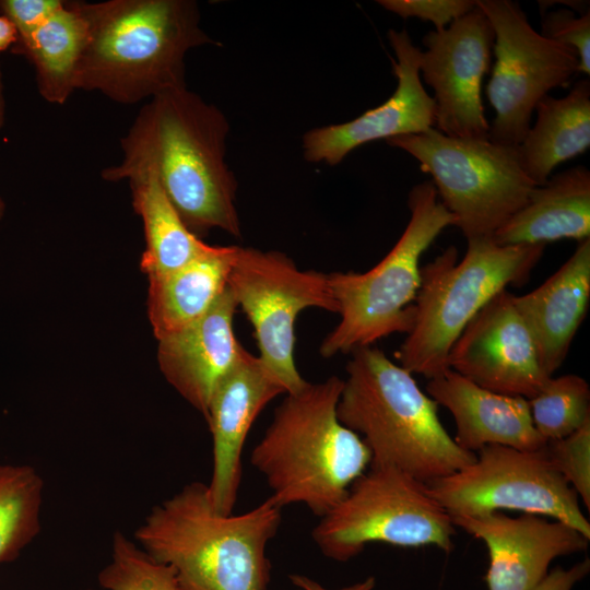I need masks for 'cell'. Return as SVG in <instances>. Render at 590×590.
<instances>
[{"label":"cell","mask_w":590,"mask_h":590,"mask_svg":"<svg viewBox=\"0 0 590 590\" xmlns=\"http://www.w3.org/2000/svg\"><path fill=\"white\" fill-rule=\"evenodd\" d=\"M228 122L214 105L187 87L151 98L121 139V163L103 169L108 181L149 169L197 237L220 228L239 237L237 181L226 160Z\"/></svg>","instance_id":"6da1fadb"},{"label":"cell","mask_w":590,"mask_h":590,"mask_svg":"<svg viewBox=\"0 0 590 590\" xmlns=\"http://www.w3.org/2000/svg\"><path fill=\"white\" fill-rule=\"evenodd\" d=\"M86 24L75 90L131 105L187 87L186 54L215 44L192 0L75 1Z\"/></svg>","instance_id":"7a4b0ae2"},{"label":"cell","mask_w":590,"mask_h":590,"mask_svg":"<svg viewBox=\"0 0 590 590\" xmlns=\"http://www.w3.org/2000/svg\"><path fill=\"white\" fill-rule=\"evenodd\" d=\"M281 520L270 497L247 512L221 514L208 485L191 482L152 507L134 542L174 570L179 590H269L267 546Z\"/></svg>","instance_id":"3957f363"},{"label":"cell","mask_w":590,"mask_h":590,"mask_svg":"<svg viewBox=\"0 0 590 590\" xmlns=\"http://www.w3.org/2000/svg\"><path fill=\"white\" fill-rule=\"evenodd\" d=\"M342 388L331 376L287 393L253 448L250 463L282 508L300 504L321 518L369 468L368 447L338 418Z\"/></svg>","instance_id":"277c9868"},{"label":"cell","mask_w":590,"mask_h":590,"mask_svg":"<svg viewBox=\"0 0 590 590\" xmlns=\"http://www.w3.org/2000/svg\"><path fill=\"white\" fill-rule=\"evenodd\" d=\"M351 354L337 414L368 447L369 467H392L427 483L475 460L446 430L439 405L410 371L373 345Z\"/></svg>","instance_id":"5b68a950"},{"label":"cell","mask_w":590,"mask_h":590,"mask_svg":"<svg viewBox=\"0 0 590 590\" xmlns=\"http://www.w3.org/2000/svg\"><path fill=\"white\" fill-rule=\"evenodd\" d=\"M544 248L474 238L461 260L449 246L421 268L414 323L396 352L399 365L428 379L449 369L450 350L468 323L508 285L526 283Z\"/></svg>","instance_id":"8992f818"},{"label":"cell","mask_w":590,"mask_h":590,"mask_svg":"<svg viewBox=\"0 0 590 590\" xmlns=\"http://www.w3.org/2000/svg\"><path fill=\"white\" fill-rule=\"evenodd\" d=\"M408 205L409 223L379 263L365 273L328 274L341 320L323 339L321 356L351 353L412 329L421 257L446 227L457 225V219L438 199L432 180L410 190Z\"/></svg>","instance_id":"52a82bcc"},{"label":"cell","mask_w":590,"mask_h":590,"mask_svg":"<svg viewBox=\"0 0 590 590\" xmlns=\"http://www.w3.org/2000/svg\"><path fill=\"white\" fill-rule=\"evenodd\" d=\"M386 142L412 155L432 176L467 240L492 237L535 187L522 168L518 146L448 137L433 127Z\"/></svg>","instance_id":"ba28073f"},{"label":"cell","mask_w":590,"mask_h":590,"mask_svg":"<svg viewBox=\"0 0 590 590\" xmlns=\"http://www.w3.org/2000/svg\"><path fill=\"white\" fill-rule=\"evenodd\" d=\"M455 524L426 484L392 467H369L312 529L329 559L347 562L370 543L453 548Z\"/></svg>","instance_id":"9c48e42d"},{"label":"cell","mask_w":590,"mask_h":590,"mask_svg":"<svg viewBox=\"0 0 590 590\" xmlns=\"http://www.w3.org/2000/svg\"><path fill=\"white\" fill-rule=\"evenodd\" d=\"M543 448L485 446L470 464L425 483L427 493L451 518L514 510L562 521L590 539V523L577 494Z\"/></svg>","instance_id":"30bf717a"},{"label":"cell","mask_w":590,"mask_h":590,"mask_svg":"<svg viewBox=\"0 0 590 590\" xmlns=\"http://www.w3.org/2000/svg\"><path fill=\"white\" fill-rule=\"evenodd\" d=\"M227 287L253 328L260 359L287 393L308 381L295 359V322L309 307L338 314L328 274L299 270L285 253L238 247Z\"/></svg>","instance_id":"8fae6325"},{"label":"cell","mask_w":590,"mask_h":590,"mask_svg":"<svg viewBox=\"0 0 590 590\" xmlns=\"http://www.w3.org/2000/svg\"><path fill=\"white\" fill-rule=\"evenodd\" d=\"M494 31L495 63L486 95L495 110L488 139L518 146L530 129L542 97L565 87L579 73V58L569 47L545 38L511 0H479Z\"/></svg>","instance_id":"7c38bea8"},{"label":"cell","mask_w":590,"mask_h":590,"mask_svg":"<svg viewBox=\"0 0 590 590\" xmlns=\"http://www.w3.org/2000/svg\"><path fill=\"white\" fill-rule=\"evenodd\" d=\"M420 73L434 91L435 123L448 137L488 139L482 83L491 69L494 31L477 8L423 37Z\"/></svg>","instance_id":"4fadbf2b"},{"label":"cell","mask_w":590,"mask_h":590,"mask_svg":"<svg viewBox=\"0 0 590 590\" xmlns=\"http://www.w3.org/2000/svg\"><path fill=\"white\" fill-rule=\"evenodd\" d=\"M448 366L482 388L527 400L551 378L541 366L515 295L507 290L468 323L450 350Z\"/></svg>","instance_id":"5bb4252c"},{"label":"cell","mask_w":590,"mask_h":590,"mask_svg":"<svg viewBox=\"0 0 590 590\" xmlns=\"http://www.w3.org/2000/svg\"><path fill=\"white\" fill-rule=\"evenodd\" d=\"M389 43L397 88L381 105L339 125L314 128L303 137L304 157L310 163L340 164L368 142L424 132L435 123V102L420 79V55L405 30H390Z\"/></svg>","instance_id":"9a60e30c"},{"label":"cell","mask_w":590,"mask_h":590,"mask_svg":"<svg viewBox=\"0 0 590 590\" xmlns=\"http://www.w3.org/2000/svg\"><path fill=\"white\" fill-rule=\"evenodd\" d=\"M280 394H286L280 379L245 349L214 389L205 416L213 442L212 475L206 485L219 512L234 511L248 433L267 404Z\"/></svg>","instance_id":"2e32d148"},{"label":"cell","mask_w":590,"mask_h":590,"mask_svg":"<svg viewBox=\"0 0 590 590\" xmlns=\"http://www.w3.org/2000/svg\"><path fill=\"white\" fill-rule=\"evenodd\" d=\"M451 519L486 545L488 590H532L555 558L585 552L590 541L562 521L532 514L511 517L497 511Z\"/></svg>","instance_id":"e0dca14e"},{"label":"cell","mask_w":590,"mask_h":590,"mask_svg":"<svg viewBox=\"0 0 590 590\" xmlns=\"http://www.w3.org/2000/svg\"><path fill=\"white\" fill-rule=\"evenodd\" d=\"M237 309L226 286L204 316L158 340L157 359L164 377L204 418L214 389L244 349L233 327Z\"/></svg>","instance_id":"ac0fdd59"},{"label":"cell","mask_w":590,"mask_h":590,"mask_svg":"<svg viewBox=\"0 0 590 590\" xmlns=\"http://www.w3.org/2000/svg\"><path fill=\"white\" fill-rule=\"evenodd\" d=\"M427 394L456 424V444L470 452L489 445L541 450L546 441L533 426L528 400L477 386L452 369L428 379Z\"/></svg>","instance_id":"d6986e66"},{"label":"cell","mask_w":590,"mask_h":590,"mask_svg":"<svg viewBox=\"0 0 590 590\" xmlns=\"http://www.w3.org/2000/svg\"><path fill=\"white\" fill-rule=\"evenodd\" d=\"M590 299V238L578 241L573 255L545 282L516 296L515 304L535 343L545 374L563 365Z\"/></svg>","instance_id":"ffe728a7"},{"label":"cell","mask_w":590,"mask_h":590,"mask_svg":"<svg viewBox=\"0 0 590 590\" xmlns=\"http://www.w3.org/2000/svg\"><path fill=\"white\" fill-rule=\"evenodd\" d=\"M497 245H545L590 238V172L582 165L552 175L493 234Z\"/></svg>","instance_id":"44dd1931"},{"label":"cell","mask_w":590,"mask_h":590,"mask_svg":"<svg viewBox=\"0 0 590 590\" xmlns=\"http://www.w3.org/2000/svg\"><path fill=\"white\" fill-rule=\"evenodd\" d=\"M238 246H211L182 267L149 278L148 312L157 340L204 316L227 286Z\"/></svg>","instance_id":"7402d4cb"},{"label":"cell","mask_w":590,"mask_h":590,"mask_svg":"<svg viewBox=\"0 0 590 590\" xmlns=\"http://www.w3.org/2000/svg\"><path fill=\"white\" fill-rule=\"evenodd\" d=\"M536 120L518 145L522 168L535 186L544 185L560 163L590 146V81H577L564 97L545 95Z\"/></svg>","instance_id":"603a6c76"},{"label":"cell","mask_w":590,"mask_h":590,"mask_svg":"<svg viewBox=\"0 0 590 590\" xmlns=\"http://www.w3.org/2000/svg\"><path fill=\"white\" fill-rule=\"evenodd\" d=\"M85 36V20L75 1H63L30 37L12 47L33 64L38 93L46 102L62 105L74 92Z\"/></svg>","instance_id":"cb8c5ba5"},{"label":"cell","mask_w":590,"mask_h":590,"mask_svg":"<svg viewBox=\"0 0 590 590\" xmlns=\"http://www.w3.org/2000/svg\"><path fill=\"white\" fill-rule=\"evenodd\" d=\"M126 179L131 186L134 211L143 222L146 246L141 270L149 278L176 270L208 248L185 226L153 172L137 170Z\"/></svg>","instance_id":"d4e9b609"},{"label":"cell","mask_w":590,"mask_h":590,"mask_svg":"<svg viewBox=\"0 0 590 590\" xmlns=\"http://www.w3.org/2000/svg\"><path fill=\"white\" fill-rule=\"evenodd\" d=\"M44 481L26 464H0V564L14 559L40 532Z\"/></svg>","instance_id":"484cf974"},{"label":"cell","mask_w":590,"mask_h":590,"mask_svg":"<svg viewBox=\"0 0 590 590\" xmlns=\"http://www.w3.org/2000/svg\"><path fill=\"white\" fill-rule=\"evenodd\" d=\"M528 403L533 426L545 441L566 437L590 422V387L575 374L551 377Z\"/></svg>","instance_id":"4316f807"},{"label":"cell","mask_w":590,"mask_h":590,"mask_svg":"<svg viewBox=\"0 0 590 590\" xmlns=\"http://www.w3.org/2000/svg\"><path fill=\"white\" fill-rule=\"evenodd\" d=\"M97 580L104 590H179L174 570L154 560L121 531L114 533L110 560Z\"/></svg>","instance_id":"83f0119b"},{"label":"cell","mask_w":590,"mask_h":590,"mask_svg":"<svg viewBox=\"0 0 590 590\" xmlns=\"http://www.w3.org/2000/svg\"><path fill=\"white\" fill-rule=\"evenodd\" d=\"M554 469L590 509V422L570 435L546 441L543 448Z\"/></svg>","instance_id":"f1b7e54d"},{"label":"cell","mask_w":590,"mask_h":590,"mask_svg":"<svg viewBox=\"0 0 590 590\" xmlns=\"http://www.w3.org/2000/svg\"><path fill=\"white\" fill-rule=\"evenodd\" d=\"M540 34L569 47L579 58V72L590 73V12L577 15L573 10L558 9L543 13Z\"/></svg>","instance_id":"f546056e"},{"label":"cell","mask_w":590,"mask_h":590,"mask_svg":"<svg viewBox=\"0 0 590 590\" xmlns=\"http://www.w3.org/2000/svg\"><path fill=\"white\" fill-rule=\"evenodd\" d=\"M381 7L401 17H418L434 24L436 32L476 8L474 0H378Z\"/></svg>","instance_id":"4dcf8cb0"},{"label":"cell","mask_w":590,"mask_h":590,"mask_svg":"<svg viewBox=\"0 0 590 590\" xmlns=\"http://www.w3.org/2000/svg\"><path fill=\"white\" fill-rule=\"evenodd\" d=\"M61 0H0V13L17 31V42L30 37L62 4Z\"/></svg>","instance_id":"1f68e13d"},{"label":"cell","mask_w":590,"mask_h":590,"mask_svg":"<svg viewBox=\"0 0 590 590\" xmlns=\"http://www.w3.org/2000/svg\"><path fill=\"white\" fill-rule=\"evenodd\" d=\"M590 571V559L586 558L569 568L556 567L532 590H573Z\"/></svg>","instance_id":"d6a6232c"},{"label":"cell","mask_w":590,"mask_h":590,"mask_svg":"<svg viewBox=\"0 0 590 590\" xmlns=\"http://www.w3.org/2000/svg\"><path fill=\"white\" fill-rule=\"evenodd\" d=\"M288 578L295 587V590H374L376 587V579L373 576L338 589L326 588L305 575L293 574L290 575Z\"/></svg>","instance_id":"836d02e7"},{"label":"cell","mask_w":590,"mask_h":590,"mask_svg":"<svg viewBox=\"0 0 590 590\" xmlns=\"http://www.w3.org/2000/svg\"><path fill=\"white\" fill-rule=\"evenodd\" d=\"M17 42V31L5 16L0 14V51L12 48Z\"/></svg>","instance_id":"e575fe53"},{"label":"cell","mask_w":590,"mask_h":590,"mask_svg":"<svg viewBox=\"0 0 590 590\" xmlns=\"http://www.w3.org/2000/svg\"><path fill=\"white\" fill-rule=\"evenodd\" d=\"M4 120H5L4 84H3V74L0 67V129L3 127Z\"/></svg>","instance_id":"d590c367"},{"label":"cell","mask_w":590,"mask_h":590,"mask_svg":"<svg viewBox=\"0 0 590 590\" xmlns=\"http://www.w3.org/2000/svg\"><path fill=\"white\" fill-rule=\"evenodd\" d=\"M5 211V204L2 198L0 197V220L3 217Z\"/></svg>","instance_id":"8d00e7d4"},{"label":"cell","mask_w":590,"mask_h":590,"mask_svg":"<svg viewBox=\"0 0 590 590\" xmlns=\"http://www.w3.org/2000/svg\"><path fill=\"white\" fill-rule=\"evenodd\" d=\"M90 590H92V589H90Z\"/></svg>","instance_id":"74e56055"}]
</instances>
